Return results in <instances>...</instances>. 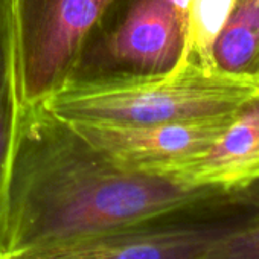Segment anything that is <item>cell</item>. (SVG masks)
Wrapping results in <instances>:
<instances>
[{
	"mask_svg": "<svg viewBox=\"0 0 259 259\" xmlns=\"http://www.w3.org/2000/svg\"><path fill=\"white\" fill-rule=\"evenodd\" d=\"M224 192L119 165L41 102L20 104L4 191V254L63 242Z\"/></svg>",
	"mask_w": 259,
	"mask_h": 259,
	"instance_id": "1",
	"label": "cell"
},
{
	"mask_svg": "<svg viewBox=\"0 0 259 259\" xmlns=\"http://www.w3.org/2000/svg\"><path fill=\"white\" fill-rule=\"evenodd\" d=\"M257 92L254 73L180 60L153 76H72L41 104L69 123L163 125L235 113Z\"/></svg>",
	"mask_w": 259,
	"mask_h": 259,
	"instance_id": "2",
	"label": "cell"
},
{
	"mask_svg": "<svg viewBox=\"0 0 259 259\" xmlns=\"http://www.w3.org/2000/svg\"><path fill=\"white\" fill-rule=\"evenodd\" d=\"M224 197L0 259H207L213 245L248 217Z\"/></svg>",
	"mask_w": 259,
	"mask_h": 259,
	"instance_id": "3",
	"label": "cell"
},
{
	"mask_svg": "<svg viewBox=\"0 0 259 259\" xmlns=\"http://www.w3.org/2000/svg\"><path fill=\"white\" fill-rule=\"evenodd\" d=\"M20 104H40L70 79L120 0H11Z\"/></svg>",
	"mask_w": 259,
	"mask_h": 259,
	"instance_id": "4",
	"label": "cell"
},
{
	"mask_svg": "<svg viewBox=\"0 0 259 259\" xmlns=\"http://www.w3.org/2000/svg\"><path fill=\"white\" fill-rule=\"evenodd\" d=\"M113 28L87 45L73 76H153L176 67L186 37V13L171 0H125Z\"/></svg>",
	"mask_w": 259,
	"mask_h": 259,
	"instance_id": "5",
	"label": "cell"
},
{
	"mask_svg": "<svg viewBox=\"0 0 259 259\" xmlns=\"http://www.w3.org/2000/svg\"><path fill=\"white\" fill-rule=\"evenodd\" d=\"M235 113L163 125L67 123L82 141L119 165L168 177L172 169L210 148Z\"/></svg>",
	"mask_w": 259,
	"mask_h": 259,
	"instance_id": "6",
	"label": "cell"
},
{
	"mask_svg": "<svg viewBox=\"0 0 259 259\" xmlns=\"http://www.w3.org/2000/svg\"><path fill=\"white\" fill-rule=\"evenodd\" d=\"M169 179L224 194L259 180V92L242 104L224 133L203 154L172 169Z\"/></svg>",
	"mask_w": 259,
	"mask_h": 259,
	"instance_id": "7",
	"label": "cell"
},
{
	"mask_svg": "<svg viewBox=\"0 0 259 259\" xmlns=\"http://www.w3.org/2000/svg\"><path fill=\"white\" fill-rule=\"evenodd\" d=\"M19 110L16 29L11 0H0V256L4 254V191Z\"/></svg>",
	"mask_w": 259,
	"mask_h": 259,
	"instance_id": "8",
	"label": "cell"
},
{
	"mask_svg": "<svg viewBox=\"0 0 259 259\" xmlns=\"http://www.w3.org/2000/svg\"><path fill=\"white\" fill-rule=\"evenodd\" d=\"M213 64L232 73H254L259 61V0H236L212 49Z\"/></svg>",
	"mask_w": 259,
	"mask_h": 259,
	"instance_id": "9",
	"label": "cell"
},
{
	"mask_svg": "<svg viewBox=\"0 0 259 259\" xmlns=\"http://www.w3.org/2000/svg\"><path fill=\"white\" fill-rule=\"evenodd\" d=\"M235 4L236 0H191L186 10V37L180 60L215 66L212 49Z\"/></svg>",
	"mask_w": 259,
	"mask_h": 259,
	"instance_id": "10",
	"label": "cell"
},
{
	"mask_svg": "<svg viewBox=\"0 0 259 259\" xmlns=\"http://www.w3.org/2000/svg\"><path fill=\"white\" fill-rule=\"evenodd\" d=\"M207 259H259V217L248 215L226 233L213 245Z\"/></svg>",
	"mask_w": 259,
	"mask_h": 259,
	"instance_id": "11",
	"label": "cell"
},
{
	"mask_svg": "<svg viewBox=\"0 0 259 259\" xmlns=\"http://www.w3.org/2000/svg\"><path fill=\"white\" fill-rule=\"evenodd\" d=\"M226 203L253 217H259V180L233 192L226 194Z\"/></svg>",
	"mask_w": 259,
	"mask_h": 259,
	"instance_id": "12",
	"label": "cell"
},
{
	"mask_svg": "<svg viewBox=\"0 0 259 259\" xmlns=\"http://www.w3.org/2000/svg\"><path fill=\"white\" fill-rule=\"evenodd\" d=\"M171 2L179 8V10H182L183 13H186V10H188V5H189V2L191 0H171Z\"/></svg>",
	"mask_w": 259,
	"mask_h": 259,
	"instance_id": "13",
	"label": "cell"
},
{
	"mask_svg": "<svg viewBox=\"0 0 259 259\" xmlns=\"http://www.w3.org/2000/svg\"><path fill=\"white\" fill-rule=\"evenodd\" d=\"M254 75L259 76V61H257V66H256V70H254Z\"/></svg>",
	"mask_w": 259,
	"mask_h": 259,
	"instance_id": "14",
	"label": "cell"
}]
</instances>
